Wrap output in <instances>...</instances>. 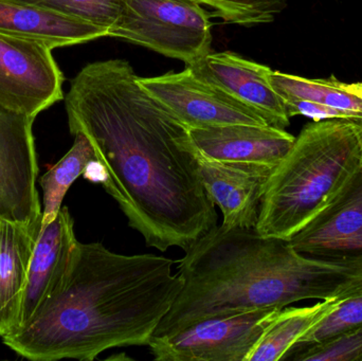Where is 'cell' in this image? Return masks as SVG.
Returning a JSON list of instances; mask_svg holds the SVG:
<instances>
[{"label":"cell","instance_id":"9c48e42d","mask_svg":"<svg viewBox=\"0 0 362 361\" xmlns=\"http://www.w3.org/2000/svg\"><path fill=\"white\" fill-rule=\"evenodd\" d=\"M138 81L189 129L229 124L268 125L255 110L198 78L189 68L153 78H138Z\"/></svg>","mask_w":362,"mask_h":361},{"label":"cell","instance_id":"277c9868","mask_svg":"<svg viewBox=\"0 0 362 361\" xmlns=\"http://www.w3.org/2000/svg\"><path fill=\"white\" fill-rule=\"evenodd\" d=\"M361 165V123H308L268 179L255 230L289 241L335 201Z\"/></svg>","mask_w":362,"mask_h":361},{"label":"cell","instance_id":"e0dca14e","mask_svg":"<svg viewBox=\"0 0 362 361\" xmlns=\"http://www.w3.org/2000/svg\"><path fill=\"white\" fill-rule=\"evenodd\" d=\"M344 296L323 300L313 307L280 309L247 356L246 361L285 360L302 337L322 320Z\"/></svg>","mask_w":362,"mask_h":361},{"label":"cell","instance_id":"ffe728a7","mask_svg":"<svg viewBox=\"0 0 362 361\" xmlns=\"http://www.w3.org/2000/svg\"><path fill=\"white\" fill-rule=\"evenodd\" d=\"M362 326V290L346 295L335 307L310 329L287 354L285 360L298 350L327 343Z\"/></svg>","mask_w":362,"mask_h":361},{"label":"cell","instance_id":"7c38bea8","mask_svg":"<svg viewBox=\"0 0 362 361\" xmlns=\"http://www.w3.org/2000/svg\"><path fill=\"white\" fill-rule=\"evenodd\" d=\"M200 179L223 216L225 228H255L266 184L274 167L218 162L197 154Z\"/></svg>","mask_w":362,"mask_h":361},{"label":"cell","instance_id":"603a6c76","mask_svg":"<svg viewBox=\"0 0 362 361\" xmlns=\"http://www.w3.org/2000/svg\"><path fill=\"white\" fill-rule=\"evenodd\" d=\"M296 361H362V326L320 345L293 352Z\"/></svg>","mask_w":362,"mask_h":361},{"label":"cell","instance_id":"52a82bcc","mask_svg":"<svg viewBox=\"0 0 362 361\" xmlns=\"http://www.w3.org/2000/svg\"><path fill=\"white\" fill-rule=\"evenodd\" d=\"M63 83L50 48L0 33V107L36 118L63 100Z\"/></svg>","mask_w":362,"mask_h":361},{"label":"cell","instance_id":"6da1fadb","mask_svg":"<svg viewBox=\"0 0 362 361\" xmlns=\"http://www.w3.org/2000/svg\"><path fill=\"white\" fill-rule=\"evenodd\" d=\"M129 61L85 66L65 100L70 133L93 144L100 184L146 246L187 251L217 227L189 129L138 81Z\"/></svg>","mask_w":362,"mask_h":361},{"label":"cell","instance_id":"30bf717a","mask_svg":"<svg viewBox=\"0 0 362 361\" xmlns=\"http://www.w3.org/2000/svg\"><path fill=\"white\" fill-rule=\"evenodd\" d=\"M288 242L310 258L362 265V165L335 201Z\"/></svg>","mask_w":362,"mask_h":361},{"label":"cell","instance_id":"5b68a950","mask_svg":"<svg viewBox=\"0 0 362 361\" xmlns=\"http://www.w3.org/2000/svg\"><path fill=\"white\" fill-rule=\"evenodd\" d=\"M211 29L208 12L195 0H124L120 21L108 36L189 65L211 52Z\"/></svg>","mask_w":362,"mask_h":361},{"label":"cell","instance_id":"cb8c5ba5","mask_svg":"<svg viewBox=\"0 0 362 361\" xmlns=\"http://www.w3.org/2000/svg\"><path fill=\"white\" fill-rule=\"evenodd\" d=\"M284 101L286 104L289 118L295 116H304L312 119L315 122L333 120V119L355 122L351 114L341 112V110H335V108L329 107V106L322 105V104L299 99H289L284 100Z\"/></svg>","mask_w":362,"mask_h":361},{"label":"cell","instance_id":"8fae6325","mask_svg":"<svg viewBox=\"0 0 362 361\" xmlns=\"http://www.w3.org/2000/svg\"><path fill=\"white\" fill-rule=\"evenodd\" d=\"M194 74L225 91L259 114L268 125L285 129L291 124L284 99L269 82L272 69L232 52H210L187 65Z\"/></svg>","mask_w":362,"mask_h":361},{"label":"cell","instance_id":"d6986e66","mask_svg":"<svg viewBox=\"0 0 362 361\" xmlns=\"http://www.w3.org/2000/svg\"><path fill=\"white\" fill-rule=\"evenodd\" d=\"M74 146L40 179L42 194V227L52 222L71 184L84 174L91 161L95 160L93 144L84 134L74 135Z\"/></svg>","mask_w":362,"mask_h":361},{"label":"cell","instance_id":"8992f818","mask_svg":"<svg viewBox=\"0 0 362 361\" xmlns=\"http://www.w3.org/2000/svg\"><path fill=\"white\" fill-rule=\"evenodd\" d=\"M280 309L202 320L174 335L154 336L148 347L158 361H246Z\"/></svg>","mask_w":362,"mask_h":361},{"label":"cell","instance_id":"7a4b0ae2","mask_svg":"<svg viewBox=\"0 0 362 361\" xmlns=\"http://www.w3.org/2000/svg\"><path fill=\"white\" fill-rule=\"evenodd\" d=\"M171 259L124 256L78 242L59 290L4 345L33 361L95 360L114 348L148 345L182 290Z\"/></svg>","mask_w":362,"mask_h":361},{"label":"cell","instance_id":"ac0fdd59","mask_svg":"<svg viewBox=\"0 0 362 361\" xmlns=\"http://www.w3.org/2000/svg\"><path fill=\"white\" fill-rule=\"evenodd\" d=\"M269 82L284 100L299 99L322 104L351 114L355 122L362 124V99L346 90L335 76L327 78H306L272 70Z\"/></svg>","mask_w":362,"mask_h":361},{"label":"cell","instance_id":"9a60e30c","mask_svg":"<svg viewBox=\"0 0 362 361\" xmlns=\"http://www.w3.org/2000/svg\"><path fill=\"white\" fill-rule=\"evenodd\" d=\"M0 33L36 42L51 50L108 36L103 28L23 0H0Z\"/></svg>","mask_w":362,"mask_h":361},{"label":"cell","instance_id":"d4e9b609","mask_svg":"<svg viewBox=\"0 0 362 361\" xmlns=\"http://www.w3.org/2000/svg\"><path fill=\"white\" fill-rule=\"evenodd\" d=\"M342 87L346 90L350 91V93H355L362 99V83H353V84H348V83L342 82Z\"/></svg>","mask_w":362,"mask_h":361},{"label":"cell","instance_id":"44dd1931","mask_svg":"<svg viewBox=\"0 0 362 361\" xmlns=\"http://www.w3.org/2000/svg\"><path fill=\"white\" fill-rule=\"evenodd\" d=\"M212 8L213 16L240 25L272 23L287 6V0H195Z\"/></svg>","mask_w":362,"mask_h":361},{"label":"cell","instance_id":"2e32d148","mask_svg":"<svg viewBox=\"0 0 362 361\" xmlns=\"http://www.w3.org/2000/svg\"><path fill=\"white\" fill-rule=\"evenodd\" d=\"M42 220L23 224L0 218V337L18 328L30 262Z\"/></svg>","mask_w":362,"mask_h":361},{"label":"cell","instance_id":"ba28073f","mask_svg":"<svg viewBox=\"0 0 362 361\" xmlns=\"http://www.w3.org/2000/svg\"><path fill=\"white\" fill-rule=\"evenodd\" d=\"M34 120L0 107V218L23 224L42 220Z\"/></svg>","mask_w":362,"mask_h":361},{"label":"cell","instance_id":"3957f363","mask_svg":"<svg viewBox=\"0 0 362 361\" xmlns=\"http://www.w3.org/2000/svg\"><path fill=\"white\" fill-rule=\"evenodd\" d=\"M178 275L182 290L154 336L174 335L211 318L282 309L362 290V265L304 256L288 241L263 237L255 228L215 227L185 251Z\"/></svg>","mask_w":362,"mask_h":361},{"label":"cell","instance_id":"5bb4252c","mask_svg":"<svg viewBox=\"0 0 362 361\" xmlns=\"http://www.w3.org/2000/svg\"><path fill=\"white\" fill-rule=\"evenodd\" d=\"M78 243L74 218L67 207H62L57 218L42 227L36 242L23 292L19 326L29 321L63 285Z\"/></svg>","mask_w":362,"mask_h":361},{"label":"cell","instance_id":"4fadbf2b","mask_svg":"<svg viewBox=\"0 0 362 361\" xmlns=\"http://www.w3.org/2000/svg\"><path fill=\"white\" fill-rule=\"evenodd\" d=\"M189 129L197 154L218 162L276 167L296 140L285 129L272 125L229 124Z\"/></svg>","mask_w":362,"mask_h":361},{"label":"cell","instance_id":"7402d4cb","mask_svg":"<svg viewBox=\"0 0 362 361\" xmlns=\"http://www.w3.org/2000/svg\"><path fill=\"white\" fill-rule=\"evenodd\" d=\"M52 8L110 32L118 25L124 10V0H23Z\"/></svg>","mask_w":362,"mask_h":361}]
</instances>
